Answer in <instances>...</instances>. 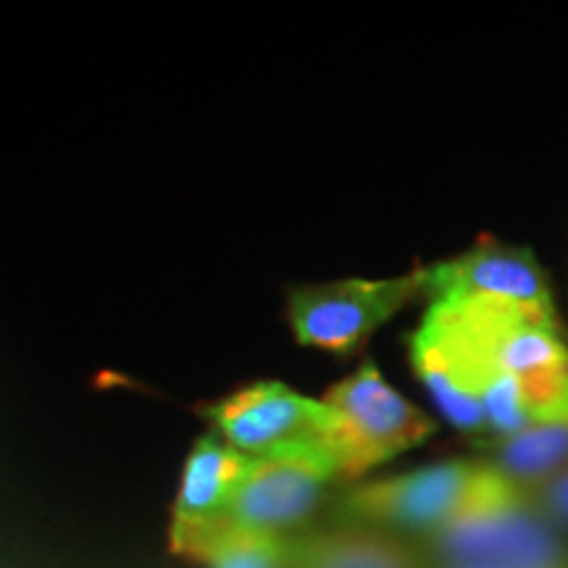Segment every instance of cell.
<instances>
[{"instance_id":"11","label":"cell","mask_w":568,"mask_h":568,"mask_svg":"<svg viewBox=\"0 0 568 568\" xmlns=\"http://www.w3.org/2000/svg\"><path fill=\"white\" fill-rule=\"evenodd\" d=\"M503 477L529 489L568 466V416L529 424L516 435L481 447Z\"/></svg>"},{"instance_id":"3","label":"cell","mask_w":568,"mask_h":568,"mask_svg":"<svg viewBox=\"0 0 568 568\" xmlns=\"http://www.w3.org/2000/svg\"><path fill=\"white\" fill-rule=\"evenodd\" d=\"M324 403L335 416L332 453L339 477H364L435 435V422L397 393L374 364L332 387Z\"/></svg>"},{"instance_id":"8","label":"cell","mask_w":568,"mask_h":568,"mask_svg":"<svg viewBox=\"0 0 568 568\" xmlns=\"http://www.w3.org/2000/svg\"><path fill=\"white\" fill-rule=\"evenodd\" d=\"M253 460L226 439L224 443L219 437L197 439L184 460L172 531H169L176 556L193 558L213 531L226 527L234 495L251 474Z\"/></svg>"},{"instance_id":"4","label":"cell","mask_w":568,"mask_h":568,"mask_svg":"<svg viewBox=\"0 0 568 568\" xmlns=\"http://www.w3.org/2000/svg\"><path fill=\"white\" fill-rule=\"evenodd\" d=\"M424 284L426 268H414L395 280H345L293 290L290 326L301 345L347 358L424 293Z\"/></svg>"},{"instance_id":"9","label":"cell","mask_w":568,"mask_h":568,"mask_svg":"<svg viewBox=\"0 0 568 568\" xmlns=\"http://www.w3.org/2000/svg\"><path fill=\"white\" fill-rule=\"evenodd\" d=\"M410 361L439 414L466 437L485 443L487 416L477 358L432 308L410 337Z\"/></svg>"},{"instance_id":"13","label":"cell","mask_w":568,"mask_h":568,"mask_svg":"<svg viewBox=\"0 0 568 568\" xmlns=\"http://www.w3.org/2000/svg\"><path fill=\"white\" fill-rule=\"evenodd\" d=\"M524 497L531 508L537 510L552 529H558L560 535L568 531V466L552 474L539 485L521 489Z\"/></svg>"},{"instance_id":"6","label":"cell","mask_w":568,"mask_h":568,"mask_svg":"<svg viewBox=\"0 0 568 568\" xmlns=\"http://www.w3.org/2000/svg\"><path fill=\"white\" fill-rule=\"evenodd\" d=\"M339 477L332 450L255 458L226 516V524L251 535L282 537L314 514L324 489Z\"/></svg>"},{"instance_id":"12","label":"cell","mask_w":568,"mask_h":568,"mask_svg":"<svg viewBox=\"0 0 568 568\" xmlns=\"http://www.w3.org/2000/svg\"><path fill=\"white\" fill-rule=\"evenodd\" d=\"M209 568H293L290 542L282 537L251 535L226 524L205 539L193 556Z\"/></svg>"},{"instance_id":"7","label":"cell","mask_w":568,"mask_h":568,"mask_svg":"<svg viewBox=\"0 0 568 568\" xmlns=\"http://www.w3.org/2000/svg\"><path fill=\"white\" fill-rule=\"evenodd\" d=\"M424 293L432 303L485 297L556 314L550 280L537 255L500 240H479L456 258L426 268Z\"/></svg>"},{"instance_id":"10","label":"cell","mask_w":568,"mask_h":568,"mask_svg":"<svg viewBox=\"0 0 568 568\" xmlns=\"http://www.w3.org/2000/svg\"><path fill=\"white\" fill-rule=\"evenodd\" d=\"M290 558L293 568H424L406 542L358 527L295 539Z\"/></svg>"},{"instance_id":"5","label":"cell","mask_w":568,"mask_h":568,"mask_svg":"<svg viewBox=\"0 0 568 568\" xmlns=\"http://www.w3.org/2000/svg\"><path fill=\"white\" fill-rule=\"evenodd\" d=\"M209 418L226 443L251 458L332 450L335 435V416L324 400H311L276 382H261L224 397L209 408Z\"/></svg>"},{"instance_id":"2","label":"cell","mask_w":568,"mask_h":568,"mask_svg":"<svg viewBox=\"0 0 568 568\" xmlns=\"http://www.w3.org/2000/svg\"><path fill=\"white\" fill-rule=\"evenodd\" d=\"M510 485L489 460H445L351 489L339 500L337 521L429 537Z\"/></svg>"},{"instance_id":"1","label":"cell","mask_w":568,"mask_h":568,"mask_svg":"<svg viewBox=\"0 0 568 568\" xmlns=\"http://www.w3.org/2000/svg\"><path fill=\"white\" fill-rule=\"evenodd\" d=\"M489 366L514 376L537 422L568 416V343L558 314L485 301L429 303Z\"/></svg>"}]
</instances>
